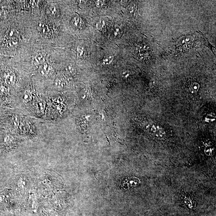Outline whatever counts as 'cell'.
<instances>
[{"label":"cell","instance_id":"cell-2","mask_svg":"<svg viewBox=\"0 0 216 216\" xmlns=\"http://www.w3.org/2000/svg\"><path fill=\"white\" fill-rule=\"evenodd\" d=\"M51 69V67L48 63L44 62L40 65L39 68V72L43 76H46Z\"/></svg>","mask_w":216,"mask_h":216},{"label":"cell","instance_id":"cell-15","mask_svg":"<svg viewBox=\"0 0 216 216\" xmlns=\"http://www.w3.org/2000/svg\"><path fill=\"white\" fill-rule=\"evenodd\" d=\"M11 123L14 127H17L19 125V121L16 117H14L11 120Z\"/></svg>","mask_w":216,"mask_h":216},{"label":"cell","instance_id":"cell-11","mask_svg":"<svg viewBox=\"0 0 216 216\" xmlns=\"http://www.w3.org/2000/svg\"><path fill=\"white\" fill-rule=\"evenodd\" d=\"M32 95L30 92L26 91L23 94V101L26 103H28L31 101Z\"/></svg>","mask_w":216,"mask_h":216},{"label":"cell","instance_id":"cell-16","mask_svg":"<svg viewBox=\"0 0 216 216\" xmlns=\"http://www.w3.org/2000/svg\"><path fill=\"white\" fill-rule=\"evenodd\" d=\"M16 33V31L15 29H12L8 31L7 35V37L10 39H11L12 37H13V36L15 35Z\"/></svg>","mask_w":216,"mask_h":216},{"label":"cell","instance_id":"cell-18","mask_svg":"<svg viewBox=\"0 0 216 216\" xmlns=\"http://www.w3.org/2000/svg\"><path fill=\"white\" fill-rule=\"evenodd\" d=\"M97 25L99 29H101L105 26V21L103 20H100L99 22L98 23Z\"/></svg>","mask_w":216,"mask_h":216},{"label":"cell","instance_id":"cell-14","mask_svg":"<svg viewBox=\"0 0 216 216\" xmlns=\"http://www.w3.org/2000/svg\"><path fill=\"white\" fill-rule=\"evenodd\" d=\"M8 94V90L3 86L0 87V95H6Z\"/></svg>","mask_w":216,"mask_h":216},{"label":"cell","instance_id":"cell-12","mask_svg":"<svg viewBox=\"0 0 216 216\" xmlns=\"http://www.w3.org/2000/svg\"><path fill=\"white\" fill-rule=\"evenodd\" d=\"M65 70L67 73L69 74H74L76 71V68L71 64L67 65L66 67Z\"/></svg>","mask_w":216,"mask_h":216},{"label":"cell","instance_id":"cell-13","mask_svg":"<svg viewBox=\"0 0 216 216\" xmlns=\"http://www.w3.org/2000/svg\"><path fill=\"white\" fill-rule=\"evenodd\" d=\"M8 43L10 47H14L18 44V39L15 38H12L9 40Z\"/></svg>","mask_w":216,"mask_h":216},{"label":"cell","instance_id":"cell-10","mask_svg":"<svg viewBox=\"0 0 216 216\" xmlns=\"http://www.w3.org/2000/svg\"><path fill=\"white\" fill-rule=\"evenodd\" d=\"M45 105L46 103L44 100H39L37 101V107L39 111H44L45 109Z\"/></svg>","mask_w":216,"mask_h":216},{"label":"cell","instance_id":"cell-7","mask_svg":"<svg viewBox=\"0 0 216 216\" xmlns=\"http://www.w3.org/2000/svg\"><path fill=\"white\" fill-rule=\"evenodd\" d=\"M86 49L83 45H79L77 47L76 50V55L78 58H82L85 57L86 55Z\"/></svg>","mask_w":216,"mask_h":216},{"label":"cell","instance_id":"cell-3","mask_svg":"<svg viewBox=\"0 0 216 216\" xmlns=\"http://www.w3.org/2000/svg\"><path fill=\"white\" fill-rule=\"evenodd\" d=\"M71 23L73 27L77 29H79L82 26V20L78 16H73L71 19Z\"/></svg>","mask_w":216,"mask_h":216},{"label":"cell","instance_id":"cell-8","mask_svg":"<svg viewBox=\"0 0 216 216\" xmlns=\"http://www.w3.org/2000/svg\"><path fill=\"white\" fill-rule=\"evenodd\" d=\"M55 84L56 88L59 90L63 89L65 85L63 78L61 77H58L56 78L55 80Z\"/></svg>","mask_w":216,"mask_h":216},{"label":"cell","instance_id":"cell-1","mask_svg":"<svg viewBox=\"0 0 216 216\" xmlns=\"http://www.w3.org/2000/svg\"><path fill=\"white\" fill-rule=\"evenodd\" d=\"M140 183L139 178L135 177L128 178L124 180L123 185L125 188H133L137 187Z\"/></svg>","mask_w":216,"mask_h":216},{"label":"cell","instance_id":"cell-9","mask_svg":"<svg viewBox=\"0 0 216 216\" xmlns=\"http://www.w3.org/2000/svg\"><path fill=\"white\" fill-rule=\"evenodd\" d=\"M113 60V57L112 55H107L103 57L101 61L102 64L103 65H108L111 63Z\"/></svg>","mask_w":216,"mask_h":216},{"label":"cell","instance_id":"cell-5","mask_svg":"<svg viewBox=\"0 0 216 216\" xmlns=\"http://www.w3.org/2000/svg\"><path fill=\"white\" fill-rule=\"evenodd\" d=\"M45 62V57L43 54L38 53L34 56L33 63L35 65H41Z\"/></svg>","mask_w":216,"mask_h":216},{"label":"cell","instance_id":"cell-19","mask_svg":"<svg viewBox=\"0 0 216 216\" xmlns=\"http://www.w3.org/2000/svg\"><path fill=\"white\" fill-rule=\"evenodd\" d=\"M95 5L97 7H101L104 5V3L103 1H95Z\"/></svg>","mask_w":216,"mask_h":216},{"label":"cell","instance_id":"cell-6","mask_svg":"<svg viewBox=\"0 0 216 216\" xmlns=\"http://www.w3.org/2000/svg\"><path fill=\"white\" fill-rule=\"evenodd\" d=\"M122 33V29L119 24H115L113 25L112 28L111 33L114 38H118L121 37Z\"/></svg>","mask_w":216,"mask_h":216},{"label":"cell","instance_id":"cell-4","mask_svg":"<svg viewBox=\"0 0 216 216\" xmlns=\"http://www.w3.org/2000/svg\"><path fill=\"white\" fill-rule=\"evenodd\" d=\"M16 80V76L13 72H10L7 74L5 78V83L9 86L13 85Z\"/></svg>","mask_w":216,"mask_h":216},{"label":"cell","instance_id":"cell-17","mask_svg":"<svg viewBox=\"0 0 216 216\" xmlns=\"http://www.w3.org/2000/svg\"><path fill=\"white\" fill-rule=\"evenodd\" d=\"M50 12H51V13L53 15H55L57 14V8H56V7L55 6H54V5H52V6H51L50 8Z\"/></svg>","mask_w":216,"mask_h":216}]
</instances>
